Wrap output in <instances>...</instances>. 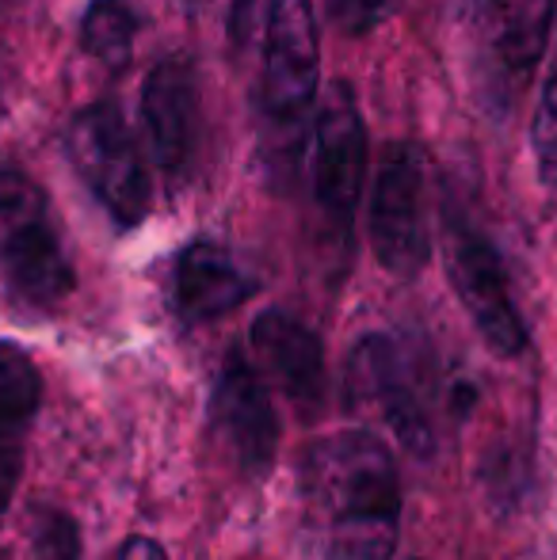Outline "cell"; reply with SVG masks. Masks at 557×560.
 <instances>
[{
	"label": "cell",
	"mask_w": 557,
	"mask_h": 560,
	"mask_svg": "<svg viewBox=\"0 0 557 560\" xmlns=\"http://www.w3.org/2000/svg\"><path fill=\"white\" fill-rule=\"evenodd\" d=\"M313 530L340 560H390L402 530V477L371 431H340L305 462Z\"/></svg>",
	"instance_id": "cell-1"
},
{
	"label": "cell",
	"mask_w": 557,
	"mask_h": 560,
	"mask_svg": "<svg viewBox=\"0 0 557 560\" xmlns=\"http://www.w3.org/2000/svg\"><path fill=\"white\" fill-rule=\"evenodd\" d=\"M0 279L31 310L73 294V264L46 191L20 168H0Z\"/></svg>",
	"instance_id": "cell-2"
},
{
	"label": "cell",
	"mask_w": 557,
	"mask_h": 560,
	"mask_svg": "<svg viewBox=\"0 0 557 560\" xmlns=\"http://www.w3.org/2000/svg\"><path fill=\"white\" fill-rule=\"evenodd\" d=\"M317 20L313 0H271L264 31L260 112L271 138V161L290 164L302 145V126L317 100Z\"/></svg>",
	"instance_id": "cell-3"
},
{
	"label": "cell",
	"mask_w": 557,
	"mask_h": 560,
	"mask_svg": "<svg viewBox=\"0 0 557 560\" xmlns=\"http://www.w3.org/2000/svg\"><path fill=\"white\" fill-rule=\"evenodd\" d=\"M66 153L81 184L112 214L115 225L135 229L146 222L153 207V184L119 107L92 104L77 112L66 126Z\"/></svg>",
	"instance_id": "cell-4"
},
{
	"label": "cell",
	"mask_w": 557,
	"mask_h": 560,
	"mask_svg": "<svg viewBox=\"0 0 557 560\" xmlns=\"http://www.w3.org/2000/svg\"><path fill=\"white\" fill-rule=\"evenodd\" d=\"M443 252L454 294L466 305L481 339L504 359L520 354L527 347V325L512 302L504 259H500L497 244L489 241V233L454 199L443 210Z\"/></svg>",
	"instance_id": "cell-5"
},
{
	"label": "cell",
	"mask_w": 557,
	"mask_h": 560,
	"mask_svg": "<svg viewBox=\"0 0 557 560\" xmlns=\"http://www.w3.org/2000/svg\"><path fill=\"white\" fill-rule=\"evenodd\" d=\"M371 248L394 279H417L428 267V164L413 141H394L382 153L371 184Z\"/></svg>",
	"instance_id": "cell-6"
},
{
	"label": "cell",
	"mask_w": 557,
	"mask_h": 560,
	"mask_svg": "<svg viewBox=\"0 0 557 560\" xmlns=\"http://www.w3.org/2000/svg\"><path fill=\"white\" fill-rule=\"evenodd\" d=\"M367 179V126L348 84H333L313 126V207L328 236L348 244Z\"/></svg>",
	"instance_id": "cell-7"
},
{
	"label": "cell",
	"mask_w": 557,
	"mask_h": 560,
	"mask_svg": "<svg viewBox=\"0 0 557 560\" xmlns=\"http://www.w3.org/2000/svg\"><path fill=\"white\" fill-rule=\"evenodd\" d=\"M351 408L374 412L409 454H431V423L409 374L402 343L390 336H363L348 359Z\"/></svg>",
	"instance_id": "cell-8"
},
{
	"label": "cell",
	"mask_w": 557,
	"mask_h": 560,
	"mask_svg": "<svg viewBox=\"0 0 557 560\" xmlns=\"http://www.w3.org/2000/svg\"><path fill=\"white\" fill-rule=\"evenodd\" d=\"M210 423H214L218 446L230 454L245 477H268L279 446V420L271 408L268 385L260 382L256 366L241 351L225 359L222 374L210 397Z\"/></svg>",
	"instance_id": "cell-9"
},
{
	"label": "cell",
	"mask_w": 557,
	"mask_h": 560,
	"mask_svg": "<svg viewBox=\"0 0 557 560\" xmlns=\"http://www.w3.org/2000/svg\"><path fill=\"white\" fill-rule=\"evenodd\" d=\"M141 122L156 168L169 179H179L199 141V81L192 61L164 58L161 66L149 69L141 89Z\"/></svg>",
	"instance_id": "cell-10"
},
{
	"label": "cell",
	"mask_w": 557,
	"mask_h": 560,
	"mask_svg": "<svg viewBox=\"0 0 557 560\" xmlns=\"http://www.w3.org/2000/svg\"><path fill=\"white\" fill-rule=\"evenodd\" d=\"M256 294V279L230 248L214 241H195L179 252L172 271V302L187 325H207Z\"/></svg>",
	"instance_id": "cell-11"
},
{
	"label": "cell",
	"mask_w": 557,
	"mask_h": 560,
	"mask_svg": "<svg viewBox=\"0 0 557 560\" xmlns=\"http://www.w3.org/2000/svg\"><path fill=\"white\" fill-rule=\"evenodd\" d=\"M253 351L290 405L317 412L325 400V347L302 320L279 310L260 313L253 325Z\"/></svg>",
	"instance_id": "cell-12"
},
{
	"label": "cell",
	"mask_w": 557,
	"mask_h": 560,
	"mask_svg": "<svg viewBox=\"0 0 557 560\" xmlns=\"http://www.w3.org/2000/svg\"><path fill=\"white\" fill-rule=\"evenodd\" d=\"M554 0H485V46L500 100L527 89L550 46Z\"/></svg>",
	"instance_id": "cell-13"
},
{
	"label": "cell",
	"mask_w": 557,
	"mask_h": 560,
	"mask_svg": "<svg viewBox=\"0 0 557 560\" xmlns=\"http://www.w3.org/2000/svg\"><path fill=\"white\" fill-rule=\"evenodd\" d=\"M43 405V377L20 343L0 339V511H8L23 472V450Z\"/></svg>",
	"instance_id": "cell-14"
},
{
	"label": "cell",
	"mask_w": 557,
	"mask_h": 560,
	"mask_svg": "<svg viewBox=\"0 0 557 560\" xmlns=\"http://www.w3.org/2000/svg\"><path fill=\"white\" fill-rule=\"evenodd\" d=\"M138 15L130 0H89L81 15V46L107 69H123L135 54Z\"/></svg>",
	"instance_id": "cell-15"
},
{
	"label": "cell",
	"mask_w": 557,
	"mask_h": 560,
	"mask_svg": "<svg viewBox=\"0 0 557 560\" xmlns=\"http://www.w3.org/2000/svg\"><path fill=\"white\" fill-rule=\"evenodd\" d=\"M531 149H535V168L543 187L557 191V58L546 77L543 100H538L535 126H531Z\"/></svg>",
	"instance_id": "cell-16"
},
{
	"label": "cell",
	"mask_w": 557,
	"mask_h": 560,
	"mask_svg": "<svg viewBox=\"0 0 557 560\" xmlns=\"http://www.w3.org/2000/svg\"><path fill=\"white\" fill-rule=\"evenodd\" d=\"M35 557L31 560H81V534L77 523L61 511H38L35 518Z\"/></svg>",
	"instance_id": "cell-17"
},
{
	"label": "cell",
	"mask_w": 557,
	"mask_h": 560,
	"mask_svg": "<svg viewBox=\"0 0 557 560\" xmlns=\"http://www.w3.org/2000/svg\"><path fill=\"white\" fill-rule=\"evenodd\" d=\"M325 8H328V23L340 35L359 38V35H371L394 12L397 0H325Z\"/></svg>",
	"instance_id": "cell-18"
},
{
	"label": "cell",
	"mask_w": 557,
	"mask_h": 560,
	"mask_svg": "<svg viewBox=\"0 0 557 560\" xmlns=\"http://www.w3.org/2000/svg\"><path fill=\"white\" fill-rule=\"evenodd\" d=\"M119 560H169V553H164V549L156 546L153 538H146V534H135V538L123 541Z\"/></svg>",
	"instance_id": "cell-19"
}]
</instances>
